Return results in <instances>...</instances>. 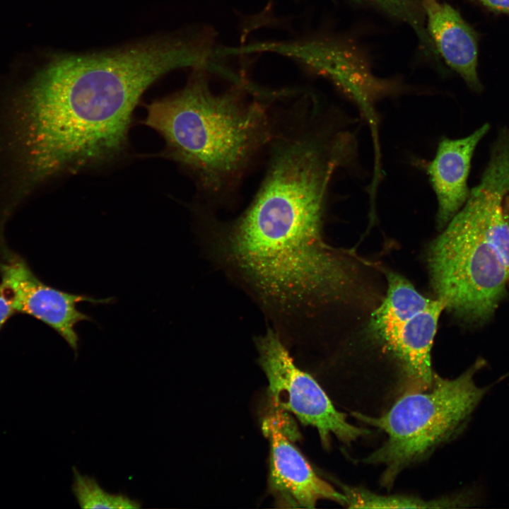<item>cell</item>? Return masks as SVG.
Returning a JSON list of instances; mask_svg holds the SVG:
<instances>
[{
  "mask_svg": "<svg viewBox=\"0 0 509 509\" xmlns=\"http://www.w3.org/2000/svg\"><path fill=\"white\" fill-rule=\"evenodd\" d=\"M256 347L269 396L277 410L291 413L303 424L316 428L325 447L332 435L349 444L368 433L347 421L314 378L296 365L276 332L268 329L256 339Z\"/></svg>",
  "mask_w": 509,
  "mask_h": 509,
  "instance_id": "obj_7",
  "label": "cell"
},
{
  "mask_svg": "<svg viewBox=\"0 0 509 509\" xmlns=\"http://www.w3.org/2000/svg\"><path fill=\"white\" fill-rule=\"evenodd\" d=\"M490 124L484 123L469 135L439 141L434 158L426 166L430 184L438 203L436 223L443 230L467 200L470 188L468 177L474 151L488 134Z\"/></svg>",
  "mask_w": 509,
  "mask_h": 509,
  "instance_id": "obj_11",
  "label": "cell"
},
{
  "mask_svg": "<svg viewBox=\"0 0 509 509\" xmlns=\"http://www.w3.org/2000/svg\"><path fill=\"white\" fill-rule=\"evenodd\" d=\"M144 123L163 138L166 156L211 192L236 182L275 136L262 104L237 90L214 93L199 71L181 90L150 104Z\"/></svg>",
  "mask_w": 509,
  "mask_h": 509,
  "instance_id": "obj_3",
  "label": "cell"
},
{
  "mask_svg": "<svg viewBox=\"0 0 509 509\" xmlns=\"http://www.w3.org/2000/svg\"><path fill=\"white\" fill-rule=\"evenodd\" d=\"M386 296L373 313L370 329L384 349L399 362L405 391L428 387L435 374L431 352L445 303L421 294L402 276L387 274Z\"/></svg>",
  "mask_w": 509,
  "mask_h": 509,
  "instance_id": "obj_6",
  "label": "cell"
},
{
  "mask_svg": "<svg viewBox=\"0 0 509 509\" xmlns=\"http://www.w3.org/2000/svg\"><path fill=\"white\" fill-rule=\"evenodd\" d=\"M464 204L478 218L509 282V172L501 169L484 172Z\"/></svg>",
  "mask_w": 509,
  "mask_h": 509,
  "instance_id": "obj_13",
  "label": "cell"
},
{
  "mask_svg": "<svg viewBox=\"0 0 509 509\" xmlns=\"http://www.w3.org/2000/svg\"><path fill=\"white\" fill-rule=\"evenodd\" d=\"M488 8L509 14V0H479Z\"/></svg>",
  "mask_w": 509,
  "mask_h": 509,
  "instance_id": "obj_18",
  "label": "cell"
},
{
  "mask_svg": "<svg viewBox=\"0 0 509 509\" xmlns=\"http://www.w3.org/2000/svg\"><path fill=\"white\" fill-rule=\"evenodd\" d=\"M427 260L437 298L470 322L491 317L509 287L499 257L465 204L432 242Z\"/></svg>",
  "mask_w": 509,
  "mask_h": 509,
  "instance_id": "obj_5",
  "label": "cell"
},
{
  "mask_svg": "<svg viewBox=\"0 0 509 509\" xmlns=\"http://www.w3.org/2000/svg\"><path fill=\"white\" fill-rule=\"evenodd\" d=\"M196 61L185 37L162 35L115 49L56 56L24 95L32 178L75 173L117 158L133 112L165 74Z\"/></svg>",
  "mask_w": 509,
  "mask_h": 509,
  "instance_id": "obj_1",
  "label": "cell"
},
{
  "mask_svg": "<svg viewBox=\"0 0 509 509\" xmlns=\"http://www.w3.org/2000/svg\"><path fill=\"white\" fill-rule=\"evenodd\" d=\"M349 508H460L474 504V498L466 494L426 501L404 496H380L361 488L344 487Z\"/></svg>",
  "mask_w": 509,
  "mask_h": 509,
  "instance_id": "obj_14",
  "label": "cell"
},
{
  "mask_svg": "<svg viewBox=\"0 0 509 509\" xmlns=\"http://www.w3.org/2000/svg\"><path fill=\"white\" fill-rule=\"evenodd\" d=\"M16 314L11 300L0 285V332L8 320Z\"/></svg>",
  "mask_w": 509,
  "mask_h": 509,
  "instance_id": "obj_17",
  "label": "cell"
},
{
  "mask_svg": "<svg viewBox=\"0 0 509 509\" xmlns=\"http://www.w3.org/2000/svg\"><path fill=\"white\" fill-rule=\"evenodd\" d=\"M389 15L406 23L415 32L430 54L437 55L435 47L423 25L421 12L414 0H366Z\"/></svg>",
  "mask_w": 509,
  "mask_h": 509,
  "instance_id": "obj_16",
  "label": "cell"
},
{
  "mask_svg": "<svg viewBox=\"0 0 509 509\" xmlns=\"http://www.w3.org/2000/svg\"><path fill=\"white\" fill-rule=\"evenodd\" d=\"M248 50L270 52L288 57L329 79L358 107L370 129L375 158H380L376 105L397 90L394 85L376 78L351 52L329 41L261 42Z\"/></svg>",
  "mask_w": 509,
  "mask_h": 509,
  "instance_id": "obj_8",
  "label": "cell"
},
{
  "mask_svg": "<svg viewBox=\"0 0 509 509\" xmlns=\"http://www.w3.org/2000/svg\"><path fill=\"white\" fill-rule=\"evenodd\" d=\"M73 493L82 508H140L141 503L123 494H113L105 491L90 476L81 474L74 467Z\"/></svg>",
  "mask_w": 509,
  "mask_h": 509,
  "instance_id": "obj_15",
  "label": "cell"
},
{
  "mask_svg": "<svg viewBox=\"0 0 509 509\" xmlns=\"http://www.w3.org/2000/svg\"><path fill=\"white\" fill-rule=\"evenodd\" d=\"M325 204L307 186L275 182L222 226L227 262L267 308L296 314L339 300L351 285L344 260L322 237Z\"/></svg>",
  "mask_w": 509,
  "mask_h": 509,
  "instance_id": "obj_2",
  "label": "cell"
},
{
  "mask_svg": "<svg viewBox=\"0 0 509 509\" xmlns=\"http://www.w3.org/2000/svg\"><path fill=\"white\" fill-rule=\"evenodd\" d=\"M263 428L270 444L269 489L277 505L311 508L324 499L346 505L345 494L336 491L315 473L278 423L267 419Z\"/></svg>",
  "mask_w": 509,
  "mask_h": 509,
  "instance_id": "obj_10",
  "label": "cell"
},
{
  "mask_svg": "<svg viewBox=\"0 0 509 509\" xmlns=\"http://www.w3.org/2000/svg\"><path fill=\"white\" fill-rule=\"evenodd\" d=\"M428 35L437 52L474 91L482 85L477 73L478 44L476 34L460 13L438 0H421Z\"/></svg>",
  "mask_w": 509,
  "mask_h": 509,
  "instance_id": "obj_12",
  "label": "cell"
},
{
  "mask_svg": "<svg viewBox=\"0 0 509 509\" xmlns=\"http://www.w3.org/2000/svg\"><path fill=\"white\" fill-rule=\"evenodd\" d=\"M486 365L477 359L453 379L435 375L430 386L404 391L379 417L354 413L358 419L382 430L384 444L364 460L385 467L382 483L390 486L399 474L464 429L492 385L479 387L474 377Z\"/></svg>",
  "mask_w": 509,
  "mask_h": 509,
  "instance_id": "obj_4",
  "label": "cell"
},
{
  "mask_svg": "<svg viewBox=\"0 0 509 509\" xmlns=\"http://www.w3.org/2000/svg\"><path fill=\"white\" fill-rule=\"evenodd\" d=\"M0 285L16 312L28 315L58 334L76 353L80 338L76 326L94 320L78 308L80 303L109 304L112 298H95L67 292L42 281L27 260L9 247L0 234Z\"/></svg>",
  "mask_w": 509,
  "mask_h": 509,
  "instance_id": "obj_9",
  "label": "cell"
}]
</instances>
